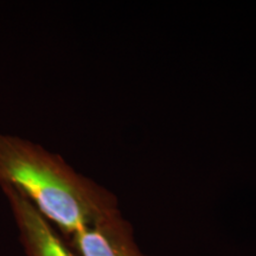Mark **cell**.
Listing matches in <instances>:
<instances>
[{
  "instance_id": "3",
  "label": "cell",
  "mask_w": 256,
  "mask_h": 256,
  "mask_svg": "<svg viewBox=\"0 0 256 256\" xmlns=\"http://www.w3.org/2000/svg\"><path fill=\"white\" fill-rule=\"evenodd\" d=\"M8 198L28 256H76L60 241L49 220L12 188L0 186Z\"/></svg>"
},
{
  "instance_id": "1",
  "label": "cell",
  "mask_w": 256,
  "mask_h": 256,
  "mask_svg": "<svg viewBox=\"0 0 256 256\" xmlns=\"http://www.w3.org/2000/svg\"><path fill=\"white\" fill-rule=\"evenodd\" d=\"M0 186L14 188L72 236L119 209L113 194L78 174L62 156L5 133H0Z\"/></svg>"
},
{
  "instance_id": "2",
  "label": "cell",
  "mask_w": 256,
  "mask_h": 256,
  "mask_svg": "<svg viewBox=\"0 0 256 256\" xmlns=\"http://www.w3.org/2000/svg\"><path fill=\"white\" fill-rule=\"evenodd\" d=\"M72 238L81 256H148L140 250L132 226L119 209L96 220Z\"/></svg>"
}]
</instances>
